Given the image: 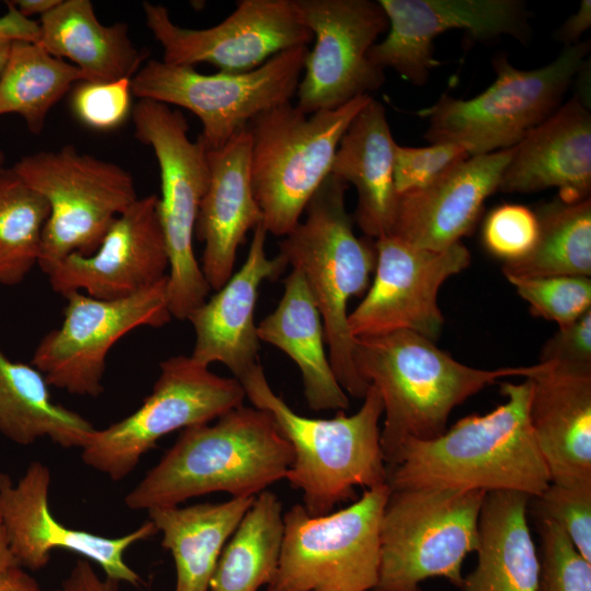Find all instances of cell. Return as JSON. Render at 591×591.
<instances>
[{"label":"cell","mask_w":591,"mask_h":591,"mask_svg":"<svg viewBox=\"0 0 591 591\" xmlns=\"http://www.w3.org/2000/svg\"><path fill=\"white\" fill-rule=\"evenodd\" d=\"M250 157L247 127L222 147L208 149L209 184L195 235L204 244L200 267L210 289L218 290L228 281L246 234L263 223L251 184Z\"/></svg>","instance_id":"cell-24"},{"label":"cell","mask_w":591,"mask_h":591,"mask_svg":"<svg viewBox=\"0 0 591 591\" xmlns=\"http://www.w3.org/2000/svg\"><path fill=\"white\" fill-rule=\"evenodd\" d=\"M255 497L148 510L149 520L162 534L161 545L174 559V591H209L222 549Z\"/></svg>","instance_id":"cell-30"},{"label":"cell","mask_w":591,"mask_h":591,"mask_svg":"<svg viewBox=\"0 0 591 591\" xmlns=\"http://www.w3.org/2000/svg\"><path fill=\"white\" fill-rule=\"evenodd\" d=\"M591 42L565 46L549 63L515 68L506 54L491 59L496 80L468 100L443 93L416 114L428 121L424 138L429 143H453L470 157L513 148L534 127L560 106L586 63Z\"/></svg>","instance_id":"cell-6"},{"label":"cell","mask_w":591,"mask_h":591,"mask_svg":"<svg viewBox=\"0 0 591 591\" xmlns=\"http://www.w3.org/2000/svg\"><path fill=\"white\" fill-rule=\"evenodd\" d=\"M239 382L256 408L268 412L282 437L291 444L293 462L286 479L302 493L303 507L313 517L355 496V488L386 485L379 421L383 403L370 385L359 410L333 418L297 414L270 387L258 362Z\"/></svg>","instance_id":"cell-4"},{"label":"cell","mask_w":591,"mask_h":591,"mask_svg":"<svg viewBox=\"0 0 591 591\" xmlns=\"http://www.w3.org/2000/svg\"><path fill=\"white\" fill-rule=\"evenodd\" d=\"M505 403L460 419L441 436L406 439L386 465L390 490L421 487L513 490L535 497L549 475L529 419L532 381L500 385Z\"/></svg>","instance_id":"cell-1"},{"label":"cell","mask_w":591,"mask_h":591,"mask_svg":"<svg viewBox=\"0 0 591 591\" xmlns=\"http://www.w3.org/2000/svg\"><path fill=\"white\" fill-rule=\"evenodd\" d=\"M540 362L591 372V309L544 344Z\"/></svg>","instance_id":"cell-42"},{"label":"cell","mask_w":591,"mask_h":591,"mask_svg":"<svg viewBox=\"0 0 591 591\" xmlns=\"http://www.w3.org/2000/svg\"><path fill=\"white\" fill-rule=\"evenodd\" d=\"M38 25L37 43L54 57L68 59L83 81L131 79L147 58L132 44L128 25L102 24L89 0H60Z\"/></svg>","instance_id":"cell-29"},{"label":"cell","mask_w":591,"mask_h":591,"mask_svg":"<svg viewBox=\"0 0 591 591\" xmlns=\"http://www.w3.org/2000/svg\"><path fill=\"white\" fill-rule=\"evenodd\" d=\"M530 496L486 493L478 518L477 565L463 591H537L540 558L528 523Z\"/></svg>","instance_id":"cell-28"},{"label":"cell","mask_w":591,"mask_h":591,"mask_svg":"<svg viewBox=\"0 0 591 591\" xmlns=\"http://www.w3.org/2000/svg\"><path fill=\"white\" fill-rule=\"evenodd\" d=\"M389 33L369 50L379 69H392L415 85L427 82L441 62L434 58L433 39L452 30L466 31L475 40L511 36L526 44L531 12L520 0H380Z\"/></svg>","instance_id":"cell-18"},{"label":"cell","mask_w":591,"mask_h":591,"mask_svg":"<svg viewBox=\"0 0 591 591\" xmlns=\"http://www.w3.org/2000/svg\"><path fill=\"white\" fill-rule=\"evenodd\" d=\"M81 71L37 42L14 40L0 76V115L18 114L39 134L50 109L78 82Z\"/></svg>","instance_id":"cell-34"},{"label":"cell","mask_w":591,"mask_h":591,"mask_svg":"<svg viewBox=\"0 0 591 591\" xmlns=\"http://www.w3.org/2000/svg\"><path fill=\"white\" fill-rule=\"evenodd\" d=\"M308 46L279 53L243 73H200L194 67L150 59L131 78L132 95L195 114L208 149L227 143L265 111L290 103L297 94Z\"/></svg>","instance_id":"cell-13"},{"label":"cell","mask_w":591,"mask_h":591,"mask_svg":"<svg viewBox=\"0 0 591 591\" xmlns=\"http://www.w3.org/2000/svg\"><path fill=\"white\" fill-rule=\"evenodd\" d=\"M49 206L38 266L94 253L114 220L138 199L131 174L73 146L24 155L12 167Z\"/></svg>","instance_id":"cell-10"},{"label":"cell","mask_w":591,"mask_h":591,"mask_svg":"<svg viewBox=\"0 0 591 591\" xmlns=\"http://www.w3.org/2000/svg\"><path fill=\"white\" fill-rule=\"evenodd\" d=\"M0 591H45L21 566L0 573Z\"/></svg>","instance_id":"cell-46"},{"label":"cell","mask_w":591,"mask_h":591,"mask_svg":"<svg viewBox=\"0 0 591 591\" xmlns=\"http://www.w3.org/2000/svg\"><path fill=\"white\" fill-rule=\"evenodd\" d=\"M513 148L470 157L429 185L398 195L389 233L422 250L442 251L471 233L485 200L498 190Z\"/></svg>","instance_id":"cell-21"},{"label":"cell","mask_w":591,"mask_h":591,"mask_svg":"<svg viewBox=\"0 0 591 591\" xmlns=\"http://www.w3.org/2000/svg\"><path fill=\"white\" fill-rule=\"evenodd\" d=\"M591 26V0H582L577 12L571 14L556 31V39L565 46L575 45Z\"/></svg>","instance_id":"cell-45"},{"label":"cell","mask_w":591,"mask_h":591,"mask_svg":"<svg viewBox=\"0 0 591 591\" xmlns=\"http://www.w3.org/2000/svg\"><path fill=\"white\" fill-rule=\"evenodd\" d=\"M169 256L159 196L138 199L112 223L97 250L70 254L46 274L53 290L114 300L132 296L167 276Z\"/></svg>","instance_id":"cell-20"},{"label":"cell","mask_w":591,"mask_h":591,"mask_svg":"<svg viewBox=\"0 0 591 591\" xmlns=\"http://www.w3.org/2000/svg\"><path fill=\"white\" fill-rule=\"evenodd\" d=\"M50 482L49 468L39 461L30 463L16 483L0 473V514L19 566L39 570L49 563L53 551L59 548L94 561L116 583L138 587L141 578L127 565L124 554L135 543L157 534L155 525L149 520L119 537L68 528L50 511Z\"/></svg>","instance_id":"cell-19"},{"label":"cell","mask_w":591,"mask_h":591,"mask_svg":"<svg viewBox=\"0 0 591 591\" xmlns=\"http://www.w3.org/2000/svg\"><path fill=\"white\" fill-rule=\"evenodd\" d=\"M467 158L468 153L453 143H430L420 148L396 143L394 152L396 193L401 195L422 188Z\"/></svg>","instance_id":"cell-41"},{"label":"cell","mask_w":591,"mask_h":591,"mask_svg":"<svg viewBox=\"0 0 591 591\" xmlns=\"http://www.w3.org/2000/svg\"><path fill=\"white\" fill-rule=\"evenodd\" d=\"M49 386L38 369L10 360L0 348V432L21 445L47 438L65 449H82L95 428L54 402Z\"/></svg>","instance_id":"cell-31"},{"label":"cell","mask_w":591,"mask_h":591,"mask_svg":"<svg viewBox=\"0 0 591 591\" xmlns=\"http://www.w3.org/2000/svg\"><path fill=\"white\" fill-rule=\"evenodd\" d=\"M347 187L329 174L306 205L305 219L279 243V254L303 275L315 300L338 383L346 393L363 398L370 385L356 368L347 306L351 298L367 292L376 254L373 239L354 232L345 205Z\"/></svg>","instance_id":"cell-5"},{"label":"cell","mask_w":591,"mask_h":591,"mask_svg":"<svg viewBox=\"0 0 591 591\" xmlns=\"http://www.w3.org/2000/svg\"><path fill=\"white\" fill-rule=\"evenodd\" d=\"M371 95L334 108L305 114L285 103L251 120L250 174L263 224L286 236L331 174L339 141Z\"/></svg>","instance_id":"cell-7"},{"label":"cell","mask_w":591,"mask_h":591,"mask_svg":"<svg viewBox=\"0 0 591 591\" xmlns=\"http://www.w3.org/2000/svg\"><path fill=\"white\" fill-rule=\"evenodd\" d=\"M276 309L258 325L259 340L289 356L302 376L303 394L313 410L344 412L349 398L325 351L323 321L303 275L292 269Z\"/></svg>","instance_id":"cell-27"},{"label":"cell","mask_w":591,"mask_h":591,"mask_svg":"<svg viewBox=\"0 0 591 591\" xmlns=\"http://www.w3.org/2000/svg\"><path fill=\"white\" fill-rule=\"evenodd\" d=\"M486 493L421 487L391 490L380 523V565L371 591H422L442 577L462 588V565L478 547Z\"/></svg>","instance_id":"cell-8"},{"label":"cell","mask_w":591,"mask_h":591,"mask_svg":"<svg viewBox=\"0 0 591 591\" xmlns=\"http://www.w3.org/2000/svg\"><path fill=\"white\" fill-rule=\"evenodd\" d=\"M135 137L150 147L160 169L159 216L169 256L167 298L172 317L186 321L210 287L194 253L193 237L209 184L208 148L188 137L178 109L142 99L131 112Z\"/></svg>","instance_id":"cell-9"},{"label":"cell","mask_w":591,"mask_h":591,"mask_svg":"<svg viewBox=\"0 0 591 591\" xmlns=\"http://www.w3.org/2000/svg\"><path fill=\"white\" fill-rule=\"evenodd\" d=\"M63 297V320L42 338L32 364L50 386L70 394L101 395L112 347L138 327H161L172 318L167 276L126 298L103 300L80 291Z\"/></svg>","instance_id":"cell-14"},{"label":"cell","mask_w":591,"mask_h":591,"mask_svg":"<svg viewBox=\"0 0 591 591\" xmlns=\"http://www.w3.org/2000/svg\"><path fill=\"white\" fill-rule=\"evenodd\" d=\"M11 40L0 38V76L5 67L11 49Z\"/></svg>","instance_id":"cell-49"},{"label":"cell","mask_w":591,"mask_h":591,"mask_svg":"<svg viewBox=\"0 0 591 591\" xmlns=\"http://www.w3.org/2000/svg\"><path fill=\"white\" fill-rule=\"evenodd\" d=\"M314 46L306 55L297 107L305 114L337 108L371 95L385 82L384 71L368 58L389 28L379 1L292 0Z\"/></svg>","instance_id":"cell-15"},{"label":"cell","mask_w":591,"mask_h":591,"mask_svg":"<svg viewBox=\"0 0 591 591\" xmlns=\"http://www.w3.org/2000/svg\"><path fill=\"white\" fill-rule=\"evenodd\" d=\"M245 397L235 378L217 375L190 356L170 357L160 363V374L142 404L119 421L94 429L81 459L119 482L162 437L208 424L242 406Z\"/></svg>","instance_id":"cell-12"},{"label":"cell","mask_w":591,"mask_h":591,"mask_svg":"<svg viewBox=\"0 0 591 591\" xmlns=\"http://www.w3.org/2000/svg\"><path fill=\"white\" fill-rule=\"evenodd\" d=\"M3 160H4V155H3V152L0 150V169L2 167Z\"/></svg>","instance_id":"cell-50"},{"label":"cell","mask_w":591,"mask_h":591,"mask_svg":"<svg viewBox=\"0 0 591 591\" xmlns=\"http://www.w3.org/2000/svg\"><path fill=\"white\" fill-rule=\"evenodd\" d=\"M535 215L536 243L526 256L503 264L506 278L591 277V198L567 202L557 197Z\"/></svg>","instance_id":"cell-33"},{"label":"cell","mask_w":591,"mask_h":591,"mask_svg":"<svg viewBox=\"0 0 591 591\" xmlns=\"http://www.w3.org/2000/svg\"><path fill=\"white\" fill-rule=\"evenodd\" d=\"M60 0H18L10 1L22 15L31 19L33 15H44L53 10Z\"/></svg>","instance_id":"cell-47"},{"label":"cell","mask_w":591,"mask_h":591,"mask_svg":"<svg viewBox=\"0 0 591 591\" xmlns=\"http://www.w3.org/2000/svg\"><path fill=\"white\" fill-rule=\"evenodd\" d=\"M292 462V447L271 415L242 405L212 425L183 429L124 500L128 509L148 511L219 491L255 497L286 478Z\"/></svg>","instance_id":"cell-2"},{"label":"cell","mask_w":591,"mask_h":591,"mask_svg":"<svg viewBox=\"0 0 591 591\" xmlns=\"http://www.w3.org/2000/svg\"><path fill=\"white\" fill-rule=\"evenodd\" d=\"M49 216L45 198L13 169H0V283L16 286L38 264Z\"/></svg>","instance_id":"cell-35"},{"label":"cell","mask_w":591,"mask_h":591,"mask_svg":"<svg viewBox=\"0 0 591 591\" xmlns=\"http://www.w3.org/2000/svg\"><path fill=\"white\" fill-rule=\"evenodd\" d=\"M354 359L360 376L382 398L380 443L386 465L406 439L441 436L453 408L487 385L502 378H530L543 366L473 368L405 329L355 338Z\"/></svg>","instance_id":"cell-3"},{"label":"cell","mask_w":591,"mask_h":591,"mask_svg":"<svg viewBox=\"0 0 591 591\" xmlns=\"http://www.w3.org/2000/svg\"><path fill=\"white\" fill-rule=\"evenodd\" d=\"M116 582L101 579L90 560L82 558L76 561L68 577L54 591H117Z\"/></svg>","instance_id":"cell-43"},{"label":"cell","mask_w":591,"mask_h":591,"mask_svg":"<svg viewBox=\"0 0 591 591\" xmlns=\"http://www.w3.org/2000/svg\"><path fill=\"white\" fill-rule=\"evenodd\" d=\"M538 235L534 211L518 204H503L486 217L482 239L486 250L505 263L526 256Z\"/></svg>","instance_id":"cell-39"},{"label":"cell","mask_w":591,"mask_h":591,"mask_svg":"<svg viewBox=\"0 0 591 591\" xmlns=\"http://www.w3.org/2000/svg\"><path fill=\"white\" fill-rule=\"evenodd\" d=\"M131 79L107 82L80 81L71 107L77 118L96 130H112L124 124L131 109Z\"/></svg>","instance_id":"cell-40"},{"label":"cell","mask_w":591,"mask_h":591,"mask_svg":"<svg viewBox=\"0 0 591 591\" xmlns=\"http://www.w3.org/2000/svg\"><path fill=\"white\" fill-rule=\"evenodd\" d=\"M390 491L387 485L364 489L348 507L317 517L292 506L283 514L279 560L267 591H371Z\"/></svg>","instance_id":"cell-11"},{"label":"cell","mask_w":591,"mask_h":591,"mask_svg":"<svg viewBox=\"0 0 591 591\" xmlns=\"http://www.w3.org/2000/svg\"><path fill=\"white\" fill-rule=\"evenodd\" d=\"M283 537L282 505L269 490L258 494L227 542L209 591H258L271 581Z\"/></svg>","instance_id":"cell-32"},{"label":"cell","mask_w":591,"mask_h":591,"mask_svg":"<svg viewBox=\"0 0 591 591\" xmlns=\"http://www.w3.org/2000/svg\"><path fill=\"white\" fill-rule=\"evenodd\" d=\"M142 9L163 49L162 61L175 66L205 62L221 72L243 73L313 40L292 0H240L225 20L208 28L178 26L162 4L144 1Z\"/></svg>","instance_id":"cell-16"},{"label":"cell","mask_w":591,"mask_h":591,"mask_svg":"<svg viewBox=\"0 0 591 591\" xmlns=\"http://www.w3.org/2000/svg\"><path fill=\"white\" fill-rule=\"evenodd\" d=\"M525 300L531 313L558 327L566 326L591 309V278L548 276L508 280Z\"/></svg>","instance_id":"cell-36"},{"label":"cell","mask_w":591,"mask_h":591,"mask_svg":"<svg viewBox=\"0 0 591 591\" xmlns=\"http://www.w3.org/2000/svg\"><path fill=\"white\" fill-rule=\"evenodd\" d=\"M553 187L567 202L590 198L591 112L578 93L513 147L498 190L524 194Z\"/></svg>","instance_id":"cell-23"},{"label":"cell","mask_w":591,"mask_h":591,"mask_svg":"<svg viewBox=\"0 0 591 591\" xmlns=\"http://www.w3.org/2000/svg\"><path fill=\"white\" fill-rule=\"evenodd\" d=\"M395 146L385 107L371 97L343 135L331 169L356 188L354 222L373 240L387 234L395 219Z\"/></svg>","instance_id":"cell-26"},{"label":"cell","mask_w":591,"mask_h":591,"mask_svg":"<svg viewBox=\"0 0 591 591\" xmlns=\"http://www.w3.org/2000/svg\"><path fill=\"white\" fill-rule=\"evenodd\" d=\"M374 278L358 306L348 315L357 338L394 331H412L432 341L444 323L438 292L451 276L471 264L462 243L442 251L415 247L387 233L374 240Z\"/></svg>","instance_id":"cell-17"},{"label":"cell","mask_w":591,"mask_h":591,"mask_svg":"<svg viewBox=\"0 0 591 591\" xmlns=\"http://www.w3.org/2000/svg\"><path fill=\"white\" fill-rule=\"evenodd\" d=\"M542 364L529 419L549 483L591 485V372Z\"/></svg>","instance_id":"cell-25"},{"label":"cell","mask_w":591,"mask_h":591,"mask_svg":"<svg viewBox=\"0 0 591 591\" xmlns=\"http://www.w3.org/2000/svg\"><path fill=\"white\" fill-rule=\"evenodd\" d=\"M528 511L538 520L560 526L575 548L591 563V485H558L530 497Z\"/></svg>","instance_id":"cell-37"},{"label":"cell","mask_w":591,"mask_h":591,"mask_svg":"<svg viewBox=\"0 0 591 591\" xmlns=\"http://www.w3.org/2000/svg\"><path fill=\"white\" fill-rule=\"evenodd\" d=\"M7 12L0 16V38L11 42H38V22L22 15L10 1H7Z\"/></svg>","instance_id":"cell-44"},{"label":"cell","mask_w":591,"mask_h":591,"mask_svg":"<svg viewBox=\"0 0 591 591\" xmlns=\"http://www.w3.org/2000/svg\"><path fill=\"white\" fill-rule=\"evenodd\" d=\"M540 536L537 591H591V563L564 530L547 520L535 521Z\"/></svg>","instance_id":"cell-38"},{"label":"cell","mask_w":591,"mask_h":591,"mask_svg":"<svg viewBox=\"0 0 591 591\" xmlns=\"http://www.w3.org/2000/svg\"><path fill=\"white\" fill-rule=\"evenodd\" d=\"M16 566L19 564L11 552L7 531L0 514V573Z\"/></svg>","instance_id":"cell-48"},{"label":"cell","mask_w":591,"mask_h":591,"mask_svg":"<svg viewBox=\"0 0 591 591\" xmlns=\"http://www.w3.org/2000/svg\"><path fill=\"white\" fill-rule=\"evenodd\" d=\"M266 236L264 224H258L241 268L187 317L195 332L190 357L206 367L220 362L236 380L259 362L255 324L258 290L265 280L276 279L288 267L280 254L271 258L266 255Z\"/></svg>","instance_id":"cell-22"}]
</instances>
